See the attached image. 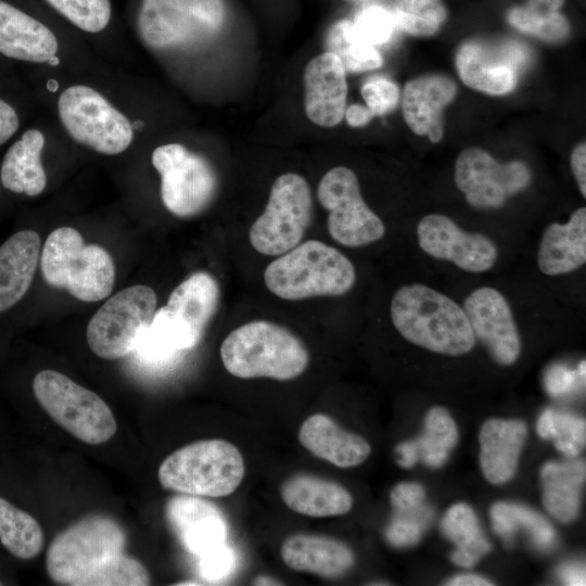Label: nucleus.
Wrapping results in <instances>:
<instances>
[{"instance_id":"f257e3e1","label":"nucleus","mask_w":586,"mask_h":586,"mask_svg":"<svg viewBox=\"0 0 586 586\" xmlns=\"http://www.w3.org/2000/svg\"><path fill=\"white\" fill-rule=\"evenodd\" d=\"M122 525L103 514L87 515L67 526L51 542L46 569L50 578L69 586L150 585L146 568L124 550Z\"/></svg>"},{"instance_id":"f03ea898","label":"nucleus","mask_w":586,"mask_h":586,"mask_svg":"<svg viewBox=\"0 0 586 586\" xmlns=\"http://www.w3.org/2000/svg\"><path fill=\"white\" fill-rule=\"evenodd\" d=\"M390 315L405 340L431 352L461 356L475 345L476 339L463 308L425 284H405L397 289Z\"/></svg>"},{"instance_id":"7ed1b4c3","label":"nucleus","mask_w":586,"mask_h":586,"mask_svg":"<svg viewBox=\"0 0 586 586\" xmlns=\"http://www.w3.org/2000/svg\"><path fill=\"white\" fill-rule=\"evenodd\" d=\"M226 370L240 379L289 381L309 364L304 343L289 329L267 320L246 322L232 330L220 345Z\"/></svg>"},{"instance_id":"20e7f679","label":"nucleus","mask_w":586,"mask_h":586,"mask_svg":"<svg viewBox=\"0 0 586 586\" xmlns=\"http://www.w3.org/2000/svg\"><path fill=\"white\" fill-rule=\"evenodd\" d=\"M264 281L273 295L286 301L341 296L354 286L356 270L335 247L308 240L273 259L265 269Z\"/></svg>"},{"instance_id":"39448f33","label":"nucleus","mask_w":586,"mask_h":586,"mask_svg":"<svg viewBox=\"0 0 586 586\" xmlns=\"http://www.w3.org/2000/svg\"><path fill=\"white\" fill-rule=\"evenodd\" d=\"M39 264L49 285L65 289L82 302L104 300L114 286L115 265L111 255L97 244H86L71 227L58 228L48 235Z\"/></svg>"},{"instance_id":"423d86ee","label":"nucleus","mask_w":586,"mask_h":586,"mask_svg":"<svg viewBox=\"0 0 586 586\" xmlns=\"http://www.w3.org/2000/svg\"><path fill=\"white\" fill-rule=\"evenodd\" d=\"M245 464L232 443L212 438L188 444L167 456L157 477L161 485L180 494L225 497L241 484Z\"/></svg>"},{"instance_id":"0eeeda50","label":"nucleus","mask_w":586,"mask_h":586,"mask_svg":"<svg viewBox=\"0 0 586 586\" xmlns=\"http://www.w3.org/2000/svg\"><path fill=\"white\" fill-rule=\"evenodd\" d=\"M31 388L50 418L80 442L100 445L116 433L117 423L109 405L65 374L41 370L35 375Z\"/></svg>"},{"instance_id":"6e6552de","label":"nucleus","mask_w":586,"mask_h":586,"mask_svg":"<svg viewBox=\"0 0 586 586\" xmlns=\"http://www.w3.org/2000/svg\"><path fill=\"white\" fill-rule=\"evenodd\" d=\"M59 118L77 143L104 155H117L132 143L129 118L100 91L86 85L65 88L56 102Z\"/></svg>"},{"instance_id":"1a4fd4ad","label":"nucleus","mask_w":586,"mask_h":586,"mask_svg":"<svg viewBox=\"0 0 586 586\" xmlns=\"http://www.w3.org/2000/svg\"><path fill=\"white\" fill-rule=\"evenodd\" d=\"M225 20L224 0H142L137 26L144 44L168 49L212 38Z\"/></svg>"},{"instance_id":"9d476101","label":"nucleus","mask_w":586,"mask_h":586,"mask_svg":"<svg viewBox=\"0 0 586 586\" xmlns=\"http://www.w3.org/2000/svg\"><path fill=\"white\" fill-rule=\"evenodd\" d=\"M313 200L307 180L296 173L277 177L264 212L253 222L249 240L263 255L279 256L301 243L311 219Z\"/></svg>"},{"instance_id":"9b49d317","label":"nucleus","mask_w":586,"mask_h":586,"mask_svg":"<svg viewBox=\"0 0 586 586\" xmlns=\"http://www.w3.org/2000/svg\"><path fill=\"white\" fill-rule=\"evenodd\" d=\"M156 302L154 290L143 284L115 293L88 322L90 349L103 359H119L133 353L153 318Z\"/></svg>"},{"instance_id":"f8f14e48","label":"nucleus","mask_w":586,"mask_h":586,"mask_svg":"<svg viewBox=\"0 0 586 586\" xmlns=\"http://www.w3.org/2000/svg\"><path fill=\"white\" fill-rule=\"evenodd\" d=\"M151 161L161 177L162 203L173 215L195 216L214 200L217 176L201 154L181 143H166L153 150Z\"/></svg>"},{"instance_id":"ddd939ff","label":"nucleus","mask_w":586,"mask_h":586,"mask_svg":"<svg viewBox=\"0 0 586 586\" xmlns=\"http://www.w3.org/2000/svg\"><path fill=\"white\" fill-rule=\"evenodd\" d=\"M317 198L329 212L328 231L339 244L360 247L384 237V224L364 201L351 168L336 166L328 170L318 184Z\"/></svg>"},{"instance_id":"4468645a","label":"nucleus","mask_w":586,"mask_h":586,"mask_svg":"<svg viewBox=\"0 0 586 586\" xmlns=\"http://www.w3.org/2000/svg\"><path fill=\"white\" fill-rule=\"evenodd\" d=\"M530 181L531 171L523 162L500 164L479 148L464 149L455 163V182L468 203L477 208L501 207Z\"/></svg>"},{"instance_id":"2eb2a0df","label":"nucleus","mask_w":586,"mask_h":586,"mask_svg":"<svg viewBox=\"0 0 586 586\" xmlns=\"http://www.w3.org/2000/svg\"><path fill=\"white\" fill-rule=\"evenodd\" d=\"M530 52L517 41L489 44L468 41L456 55V67L461 80L470 88L500 95L512 91L519 74L527 65Z\"/></svg>"},{"instance_id":"dca6fc26","label":"nucleus","mask_w":586,"mask_h":586,"mask_svg":"<svg viewBox=\"0 0 586 586\" xmlns=\"http://www.w3.org/2000/svg\"><path fill=\"white\" fill-rule=\"evenodd\" d=\"M417 237L424 253L468 272H485L497 260L498 250L492 239L464 231L442 214L425 215L417 226Z\"/></svg>"},{"instance_id":"f3484780","label":"nucleus","mask_w":586,"mask_h":586,"mask_svg":"<svg viewBox=\"0 0 586 586\" xmlns=\"http://www.w3.org/2000/svg\"><path fill=\"white\" fill-rule=\"evenodd\" d=\"M463 310L475 339L501 366L514 364L521 354V339L511 307L494 288L482 286L464 300Z\"/></svg>"},{"instance_id":"a211bd4d","label":"nucleus","mask_w":586,"mask_h":586,"mask_svg":"<svg viewBox=\"0 0 586 586\" xmlns=\"http://www.w3.org/2000/svg\"><path fill=\"white\" fill-rule=\"evenodd\" d=\"M304 90L305 113L310 122L326 128L341 123L346 109V71L334 53L324 51L306 64Z\"/></svg>"},{"instance_id":"6ab92c4d","label":"nucleus","mask_w":586,"mask_h":586,"mask_svg":"<svg viewBox=\"0 0 586 586\" xmlns=\"http://www.w3.org/2000/svg\"><path fill=\"white\" fill-rule=\"evenodd\" d=\"M169 524L192 553H204L226 544L228 527L222 512L200 496L173 497L166 506Z\"/></svg>"},{"instance_id":"aec40b11","label":"nucleus","mask_w":586,"mask_h":586,"mask_svg":"<svg viewBox=\"0 0 586 586\" xmlns=\"http://www.w3.org/2000/svg\"><path fill=\"white\" fill-rule=\"evenodd\" d=\"M457 92L455 82L443 75H426L409 80L403 93V115L408 127L432 142L443 137V111Z\"/></svg>"},{"instance_id":"412c9836","label":"nucleus","mask_w":586,"mask_h":586,"mask_svg":"<svg viewBox=\"0 0 586 586\" xmlns=\"http://www.w3.org/2000/svg\"><path fill=\"white\" fill-rule=\"evenodd\" d=\"M41 240L35 230L12 233L0 245V316L27 294L40 260Z\"/></svg>"},{"instance_id":"4be33fe9","label":"nucleus","mask_w":586,"mask_h":586,"mask_svg":"<svg viewBox=\"0 0 586 586\" xmlns=\"http://www.w3.org/2000/svg\"><path fill=\"white\" fill-rule=\"evenodd\" d=\"M59 51L55 35L40 21L0 0V53L31 63H47Z\"/></svg>"},{"instance_id":"5701e85b","label":"nucleus","mask_w":586,"mask_h":586,"mask_svg":"<svg viewBox=\"0 0 586 586\" xmlns=\"http://www.w3.org/2000/svg\"><path fill=\"white\" fill-rule=\"evenodd\" d=\"M298 441L314 456L339 468L362 463L371 447L361 436L343 430L330 416L315 413L301 425Z\"/></svg>"},{"instance_id":"b1692460","label":"nucleus","mask_w":586,"mask_h":586,"mask_svg":"<svg viewBox=\"0 0 586 586\" xmlns=\"http://www.w3.org/2000/svg\"><path fill=\"white\" fill-rule=\"evenodd\" d=\"M281 558L294 571L326 578L346 573L355 563L353 550L343 542L314 534H295L281 547Z\"/></svg>"},{"instance_id":"393cba45","label":"nucleus","mask_w":586,"mask_h":586,"mask_svg":"<svg viewBox=\"0 0 586 586\" xmlns=\"http://www.w3.org/2000/svg\"><path fill=\"white\" fill-rule=\"evenodd\" d=\"M526 435L527 426L521 420L488 419L482 425L480 463L489 483L499 485L513 477Z\"/></svg>"},{"instance_id":"a878e982","label":"nucleus","mask_w":586,"mask_h":586,"mask_svg":"<svg viewBox=\"0 0 586 586\" xmlns=\"http://www.w3.org/2000/svg\"><path fill=\"white\" fill-rule=\"evenodd\" d=\"M586 263V208L574 211L565 224L552 222L544 231L537 266L547 276L570 273Z\"/></svg>"},{"instance_id":"bb28decb","label":"nucleus","mask_w":586,"mask_h":586,"mask_svg":"<svg viewBox=\"0 0 586 586\" xmlns=\"http://www.w3.org/2000/svg\"><path fill=\"white\" fill-rule=\"evenodd\" d=\"M280 494L292 511L313 518L342 515L353 506L351 494L342 485L306 473L286 479Z\"/></svg>"},{"instance_id":"cd10ccee","label":"nucleus","mask_w":586,"mask_h":586,"mask_svg":"<svg viewBox=\"0 0 586 586\" xmlns=\"http://www.w3.org/2000/svg\"><path fill=\"white\" fill-rule=\"evenodd\" d=\"M44 136L38 129L26 130L5 152L0 182L16 194L37 196L46 189L47 175L41 162Z\"/></svg>"},{"instance_id":"c85d7f7f","label":"nucleus","mask_w":586,"mask_h":586,"mask_svg":"<svg viewBox=\"0 0 586 586\" xmlns=\"http://www.w3.org/2000/svg\"><path fill=\"white\" fill-rule=\"evenodd\" d=\"M201 339L166 305L155 310L135 352L144 362H169L179 353L195 347Z\"/></svg>"},{"instance_id":"c756f323","label":"nucleus","mask_w":586,"mask_h":586,"mask_svg":"<svg viewBox=\"0 0 586 586\" xmlns=\"http://www.w3.org/2000/svg\"><path fill=\"white\" fill-rule=\"evenodd\" d=\"M219 285L206 271H196L170 293L166 306L200 339L216 313Z\"/></svg>"},{"instance_id":"7c9ffc66","label":"nucleus","mask_w":586,"mask_h":586,"mask_svg":"<svg viewBox=\"0 0 586 586\" xmlns=\"http://www.w3.org/2000/svg\"><path fill=\"white\" fill-rule=\"evenodd\" d=\"M585 475L582 460L547 462L542 468L543 504L558 521L570 522L577 515Z\"/></svg>"},{"instance_id":"2f4dec72","label":"nucleus","mask_w":586,"mask_h":586,"mask_svg":"<svg viewBox=\"0 0 586 586\" xmlns=\"http://www.w3.org/2000/svg\"><path fill=\"white\" fill-rule=\"evenodd\" d=\"M441 527L457 547L450 557L457 565L471 568L491 550L492 546L480 527L475 512L463 502L448 509Z\"/></svg>"},{"instance_id":"473e14b6","label":"nucleus","mask_w":586,"mask_h":586,"mask_svg":"<svg viewBox=\"0 0 586 586\" xmlns=\"http://www.w3.org/2000/svg\"><path fill=\"white\" fill-rule=\"evenodd\" d=\"M565 0H525L507 12L508 23L521 33L547 42H560L571 31L569 20L561 13Z\"/></svg>"},{"instance_id":"72a5a7b5","label":"nucleus","mask_w":586,"mask_h":586,"mask_svg":"<svg viewBox=\"0 0 586 586\" xmlns=\"http://www.w3.org/2000/svg\"><path fill=\"white\" fill-rule=\"evenodd\" d=\"M0 543L15 558L29 560L43 547V531L28 512L0 497Z\"/></svg>"},{"instance_id":"f704fd0d","label":"nucleus","mask_w":586,"mask_h":586,"mask_svg":"<svg viewBox=\"0 0 586 586\" xmlns=\"http://www.w3.org/2000/svg\"><path fill=\"white\" fill-rule=\"evenodd\" d=\"M491 518L494 530L505 539H510L519 527H524L536 548L548 550L555 545L556 533L551 524L527 507L497 502L491 509Z\"/></svg>"},{"instance_id":"c9c22d12","label":"nucleus","mask_w":586,"mask_h":586,"mask_svg":"<svg viewBox=\"0 0 586 586\" xmlns=\"http://www.w3.org/2000/svg\"><path fill=\"white\" fill-rule=\"evenodd\" d=\"M327 51L334 53L345 71L361 73L379 68L382 56L377 47L360 39L347 20L335 23L328 31Z\"/></svg>"},{"instance_id":"e433bc0d","label":"nucleus","mask_w":586,"mask_h":586,"mask_svg":"<svg viewBox=\"0 0 586 586\" xmlns=\"http://www.w3.org/2000/svg\"><path fill=\"white\" fill-rule=\"evenodd\" d=\"M419 458L431 468L442 467L458 442V429L442 407H433L424 419L423 435L415 441Z\"/></svg>"},{"instance_id":"4c0bfd02","label":"nucleus","mask_w":586,"mask_h":586,"mask_svg":"<svg viewBox=\"0 0 586 586\" xmlns=\"http://www.w3.org/2000/svg\"><path fill=\"white\" fill-rule=\"evenodd\" d=\"M396 25L412 36H432L446 21L447 11L441 0H396Z\"/></svg>"},{"instance_id":"58836bf2","label":"nucleus","mask_w":586,"mask_h":586,"mask_svg":"<svg viewBox=\"0 0 586 586\" xmlns=\"http://www.w3.org/2000/svg\"><path fill=\"white\" fill-rule=\"evenodd\" d=\"M537 432L543 438H552L558 450L575 457L585 446V420L570 413L545 410L537 421Z\"/></svg>"},{"instance_id":"ea45409f","label":"nucleus","mask_w":586,"mask_h":586,"mask_svg":"<svg viewBox=\"0 0 586 586\" xmlns=\"http://www.w3.org/2000/svg\"><path fill=\"white\" fill-rule=\"evenodd\" d=\"M68 22L87 33H99L110 23V0H46Z\"/></svg>"},{"instance_id":"a19ab883","label":"nucleus","mask_w":586,"mask_h":586,"mask_svg":"<svg viewBox=\"0 0 586 586\" xmlns=\"http://www.w3.org/2000/svg\"><path fill=\"white\" fill-rule=\"evenodd\" d=\"M352 23L357 36L374 47L387 42L396 27L394 15L380 5L365 8Z\"/></svg>"},{"instance_id":"79ce46f5","label":"nucleus","mask_w":586,"mask_h":586,"mask_svg":"<svg viewBox=\"0 0 586 586\" xmlns=\"http://www.w3.org/2000/svg\"><path fill=\"white\" fill-rule=\"evenodd\" d=\"M385 536L387 542L395 547H407L415 545L431 520V511L426 507L415 510L394 511Z\"/></svg>"},{"instance_id":"37998d69","label":"nucleus","mask_w":586,"mask_h":586,"mask_svg":"<svg viewBox=\"0 0 586 586\" xmlns=\"http://www.w3.org/2000/svg\"><path fill=\"white\" fill-rule=\"evenodd\" d=\"M361 95L366 102V106L374 116L384 115L393 111L398 104L399 89L392 80L375 76L362 85Z\"/></svg>"},{"instance_id":"c03bdc74","label":"nucleus","mask_w":586,"mask_h":586,"mask_svg":"<svg viewBox=\"0 0 586 586\" xmlns=\"http://www.w3.org/2000/svg\"><path fill=\"white\" fill-rule=\"evenodd\" d=\"M234 565V551L227 544L200 557L201 575L208 581H218L229 575Z\"/></svg>"},{"instance_id":"a18cd8bd","label":"nucleus","mask_w":586,"mask_h":586,"mask_svg":"<svg viewBox=\"0 0 586 586\" xmlns=\"http://www.w3.org/2000/svg\"><path fill=\"white\" fill-rule=\"evenodd\" d=\"M390 498L394 511L413 510L425 506L424 489L416 483L397 484L392 489Z\"/></svg>"},{"instance_id":"49530a36","label":"nucleus","mask_w":586,"mask_h":586,"mask_svg":"<svg viewBox=\"0 0 586 586\" xmlns=\"http://www.w3.org/2000/svg\"><path fill=\"white\" fill-rule=\"evenodd\" d=\"M18 127L20 118L16 111L0 98V145L5 143Z\"/></svg>"},{"instance_id":"de8ad7c7","label":"nucleus","mask_w":586,"mask_h":586,"mask_svg":"<svg viewBox=\"0 0 586 586\" xmlns=\"http://www.w3.org/2000/svg\"><path fill=\"white\" fill-rule=\"evenodd\" d=\"M571 169L582 195L586 196V144L578 143L571 153Z\"/></svg>"},{"instance_id":"09e8293b","label":"nucleus","mask_w":586,"mask_h":586,"mask_svg":"<svg viewBox=\"0 0 586 586\" xmlns=\"http://www.w3.org/2000/svg\"><path fill=\"white\" fill-rule=\"evenodd\" d=\"M573 382V373L561 367H555L550 370L546 379L547 390L555 396L569 391Z\"/></svg>"},{"instance_id":"8fccbe9b","label":"nucleus","mask_w":586,"mask_h":586,"mask_svg":"<svg viewBox=\"0 0 586 586\" xmlns=\"http://www.w3.org/2000/svg\"><path fill=\"white\" fill-rule=\"evenodd\" d=\"M373 113L364 105L352 104L345 109L344 117L351 127H362L373 117Z\"/></svg>"},{"instance_id":"3c124183","label":"nucleus","mask_w":586,"mask_h":586,"mask_svg":"<svg viewBox=\"0 0 586 586\" xmlns=\"http://www.w3.org/2000/svg\"><path fill=\"white\" fill-rule=\"evenodd\" d=\"M397 463L403 468H411L419 459L415 441L404 442L396 447Z\"/></svg>"},{"instance_id":"603ef678","label":"nucleus","mask_w":586,"mask_h":586,"mask_svg":"<svg viewBox=\"0 0 586 586\" xmlns=\"http://www.w3.org/2000/svg\"><path fill=\"white\" fill-rule=\"evenodd\" d=\"M559 575L566 585H585V570L581 565H563L559 572Z\"/></svg>"},{"instance_id":"864d4df0","label":"nucleus","mask_w":586,"mask_h":586,"mask_svg":"<svg viewBox=\"0 0 586 586\" xmlns=\"http://www.w3.org/2000/svg\"><path fill=\"white\" fill-rule=\"evenodd\" d=\"M446 585L451 586H488L493 585L488 579L475 574H460L450 578Z\"/></svg>"},{"instance_id":"5fc2aeb1","label":"nucleus","mask_w":586,"mask_h":586,"mask_svg":"<svg viewBox=\"0 0 586 586\" xmlns=\"http://www.w3.org/2000/svg\"><path fill=\"white\" fill-rule=\"evenodd\" d=\"M254 584L255 585H279L280 583H278L276 579L270 578L268 576H259L255 578Z\"/></svg>"}]
</instances>
